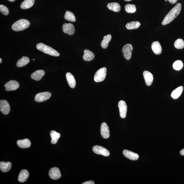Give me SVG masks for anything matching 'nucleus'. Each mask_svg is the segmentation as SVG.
Masks as SVG:
<instances>
[{"label":"nucleus","mask_w":184,"mask_h":184,"mask_svg":"<svg viewBox=\"0 0 184 184\" xmlns=\"http://www.w3.org/2000/svg\"><path fill=\"white\" fill-rule=\"evenodd\" d=\"M181 9V5L180 3L176 4L173 8L168 12L164 19L162 25L168 24L172 22L179 15Z\"/></svg>","instance_id":"f257e3e1"},{"label":"nucleus","mask_w":184,"mask_h":184,"mask_svg":"<svg viewBox=\"0 0 184 184\" xmlns=\"http://www.w3.org/2000/svg\"><path fill=\"white\" fill-rule=\"evenodd\" d=\"M36 47L38 50L51 56L58 57L60 55V53L57 51L43 43H41L38 44L36 45Z\"/></svg>","instance_id":"f03ea898"},{"label":"nucleus","mask_w":184,"mask_h":184,"mask_svg":"<svg viewBox=\"0 0 184 184\" xmlns=\"http://www.w3.org/2000/svg\"><path fill=\"white\" fill-rule=\"evenodd\" d=\"M30 25V22L28 20L22 19L15 22L12 26V28L16 32L23 31L29 27Z\"/></svg>","instance_id":"7ed1b4c3"},{"label":"nucleus","mask_w":184,"mask_h":184,"mask_svg":"<svg viewBox=\"0 0 184 184\" xmlns=\"http://www.w3.org/2000/svg\"><path fill=\"white\" fill-rule=\"evenodd\" d=\"M107 73V69L106 67L101 68L95 73L94 76L95 81L100 82L103 81L105 79Z\"/></svg>","instance_id":"20e7f679"},{"label":"nucleus","mask_w":184,"mask_h":184,"mask_svg":"<svg viewBox=\"0 0 184 184\" xmlns=\"http://www.w3.org/2000/svg\"><path fill=\"white\" fill-rule=\"evenodd\" d=\"M133 50V46L130 44L124 45L122 48V52L125 59L128 60L131 57L132 51Z\"/></svg>","instance_id":"39448f33"},{"label":"nucleus","mask_w":184,"mask_h":184,"mask_svg":"<svg viewBox=\"0 0 184 184\" xmlns=\"http://www.w3.org/2000/svg\"><path fill=\"white\" fill-rule=\"evenodd\" d=\"M51 96V93L49 92H44L38 93L35 97L34 100L38 102H41L48 100Z\"/></svg>","instance_id":"423d86ee"},{"label":"nucleus","mask_w":184,"mask_h":184,"mask_svg":"<svg viewBox=\"0 0 184 184\" xmlns=\"http://www.w3.org/2000/svg\"><path fill=\"white\" fill-rule=\"evenodd\" d=\"M93 151L97 154H100L105 156L110 155V152L108 150L104 147L98 145H95L93 148Z\"/></svg>","instance_id":"0eeeda50"},{"label":"nucleus","mask_w":184,"mask_h":184,"mask_svg":"<svg viewBox=\"0 0 184 184\" xmlns=\"http://www.w3.org/2000/svg\"><path fill=\"white\" fill-rule=\"evenodd\" d=\"M119 108L120 115L122 118H124L126 117L127 111V106L124 101H120L118 104Z\"/></svg>","instance_id":"6e6552de"},{"label":"nucleus","mask_w":184,"mask_h":184,"mask_svg":"<svg viewBox=\"0 0 184 184\" xmlns=\"http://www.w3.org/2000/svg\"><path fill=\"white\" fill-rule=\"evenodd\" d=\"M19 83L16 80H11L6 83L5 85V90L7 91H15L19 87Z\"/></svg>","instance_id":"1a4fd4ad"},{"label":"nucleus","mask_w":184,"mask_h":184,"mask_svg":"<svg viewBox=\"0 0 184 184\" xmlns=\"http://www.w3.org/2000/svg\"><path fill=\"white\" fill-rule=\"evenodd\" d=\"M0 110L3 114L8 115L10 112V106L9 103L6 100L0 101Z\"/></svg>","instance_id":"9d476101"},{"label":"nucleus","mask_w":184,"mask_h":184,"mask_svg":"<svg viewBox=\"0 0 184 184\" xmlns=\"http://www.w3.org/2000/svg\"><path fill=\"white\" fill-rule=\"evenodd\" d=\"M49 175L51 179L56 180L61 177V174L59 169L55 167L51 168L49 171Z\"/></svg>","instance_id":"9b49d317"},{"label":"nucleus","mask_w":184,"mask_h":184,"mask_svg":"<svg viewBox=\"0 0 184 184\" xmlns=\"http://www.w3.org/2000/svg\"><path fill=\"white\" fill-rule=\"evenodd\" d=\"M63 32L70 35H72L75 32V28L72 24L65 23L62 26Z\"/></svg>","instance_id":"f8f14e48"},{"label":"nucleus","mask_w":184,"mask_h":184,"mask_svg":"<svg viewBox=\"0 0 184 184\" xmlns=\"http://www.w3.org/2000/svg\"><path fill=\"white\" fill-rule=\"evenodd\" d=\"M101 134L103 138L104 139H107L110 136L109 127L106 122H103L101 125Z\"/></svg>","instance_id":"ddd939ff"},{"label":"nucleus","mask_w":184,"mask_h":184,"mask_svg":"<svg viewBox=\"0 0 184 184\" xmlns=\"http://www.w3.org/2000/svg\"><path fill=\"white\" fill-rule=\"evenodd\" d=\"M145 83L146 85L150 86L152 85L154 77L152 74L147 71H145L143 73Z\"/></svg>","instance_id":"4468645a"},{"label":"nucleus","mask_w":184,"mask_h":184,"mask_svg":"<svg viewBox=\"0 0 184 184\" xmlns=\"http://www.w3.org/2000/svg\"><path fill=\"white\" fill-rule=\"evenodd\" d=\"M123 154L125 157L131 160H137L139 159V156L137 154L129 150H124L123 151Z\"/></svg>","instance_id":"2eb2a0df"},{"label":"nucleus","mask_w":184,"mask_h":184,"mask_svg":"<svg viewBox=\"0 0 184 184\" xmlns=\"http://www.w3.org/2000/svg\"><path fill=\"white\" fill-rule=\"evenodd\" d=\"M152 48L154 54L156 55L160 54L162 51V48L160 44L158 41L152 42Z\"/></svg>","instance_id":"dca6fc26"},{"label":"nucleus","mask_w":184,"mask_h":184,"mask_svg":"<svg viewBox=\"0 0 184 184\" xmlns=\"http://www.w3.org/2000/svg\"><path fill=\"white\" fill-rule=\"evenodd\" d=\"M45 72L43 70H38L32 73L31 75V78L34 80L39 81L41 80L45 75Z\"/></svg>","instance_id":"f3484780"},{"label":"nucleus","mask_w":184,"mask_h":184,"mask_svg":"<svg viewBox=\"0 0 184 184\" xmlns=\"http://www.w3.org/2000/svg\"><path fill=\"white\" fill-rule=\"evenodd\" d=\"M95 57V55L92 51L85 49L84 51V55L83 59L85 61L89 62L94 59Z\"/></svg>","instance_id":"a211bd4d"},{"label":"nucleus","mask_w":184,"mask_h":184,"mask_svg":"<svg viewBox=\"0 0 184 184\" xmlns=\"http://www.w3.org/2000/svg\"><path fill=\"white\" fill-rule=\"evenodd\" d=\"M66 76L70 87L72 88H74L76 85V81L74 77L71 73L69 72L66 74Z\"/></svg>","instance_id":"6ab92c4d"},{"label":"nucleus","mask_w":184,"mask_h":184,"mask_svg":"<svg viewBox=\"0 0 184 184\" xmlns=\"http://www.w3.org/2000/svg\"><path fill=\"white\" fill-rule=\"evenodd\" d=\"M29 176L28 171L27 170H23L20 172L18 177V181L20 183H24L26 181Z\"/></svg>","instance_id":"aec40b11"},{"label":"nucleus","mask_w":184,"mask_h":184,"mask_svg":"<svg viewBox=\"0 0 184 184\" xmlns=\"http://www.w3.org/2000/svg\"><path fill=\"white\" fill-rule=\"evenodd\" d=\"M17 143L20 148L23 149L29 148L31 144L30 141L28 139L19 140L18 141Z\"/></svg>","instance_id":"412c9836"},{"label":"nucleus","mask_w":184,"mask_h":184,"mask_svg":"<svg viewBox=\"0 0 184 184\" xmlns=\"http://www.w3.org/2000/svg\"><path fill=\"white\" fill-rule=\"evenodd\" d=\"M183 89V86H179L172 91L170 97H172V98L174 99H178L181 95Z\"/></svg>","instance_id":"4be33fe9"},{"label":"nucleus","mask_w":184,"mask_h":184,"mask_svg":"<svg viewBox=\"0 0 184 184\" xmlns=\"http://www.w3.org/2000/svg\"><path fill=\"white\" fill-rule=\"evenodd\" d=\"M12 164L10 162H1L0 163V168L2 172H8L12 168Z\"/></svg>","instance_id":"5701e85b"},{"label":"nucleus","mask_w":184,"mask_h":184,"mask_svg":"<svg viewBox=\"0 0 184 184\" xmlns=\"http://www.w3.org/2000/svg\"><path fill=\"white\" fill-rule=\"evenodd\" d=\"M107 7L109 10L115 12H118L121 10L120 5L117 3H108Z\"/></svg>","instance_id":"b1692460"},{"label":"nucleus","mask_w":184,"mask_h":184,"mask_svg":"<svg viewBox=\"0 0 184 184\" xmlns=\"http://www.w3.org/2000/svg\"><path fill=\"white\" fill-rule=\"evenodd\" d=\"M111 34H108L104 37L102 41L101 42V47L104 49H106L108 47L110 42L112 39Z\"/></svg>","instance_id":"393cba45"},{"label":"nucleus","mask_w":184,"mask_h":184,"mask_svg":"<svg viewBox=\"0 0 184 184\" xmlns=\"http://www.w3.org/2000/svg\"><path fill=\"white\" fill-rule=\"evenodd\" d=\"M30 60L28 57L23 56L22 58L18 61L16 65L18 67H23L28 64Z\"/></svg>","instance_id":"a878e982"},{"label":"nucleus","mask_w":184,"mask_h":184,"mask_svg":"<svg viewBox=\"0 0 184 184\" xmlns=\"http://www.w3.org/2000/svg\"><path fill=\"white\" fill-rule=\"evenodd\" d=\"M50 134L51 138V143L53 144H56L60 137V134L55 131L52 130L51 131Z\"/></svg>","instance_id":"bb28decb"},{"label":"nucleus","mask_w":184,"mask_h":184,"mask_svg":"<svg viewBox=\"0 0 184 184\" xmlns=\"http://www.w3.org/2000/svg\"><path fill=\"white\" fill-rule=\"evenodd\" d=\"M34 0H25L21 3V8L23 9L30 8L34 4Z\"/></svg>","instance_id":"cd10ccee"},{"label":"nucleus","mask_w":184,"mask_h":184,"mask_svg":"<svg viewBox=\"0 0 184 184\" xmlns=\"http://www.w3.org/2000/svg\"><path fill=\"white\" fill-rule=\"evenodd\" d=\"M140 25L141 23L139 22L133 21L127 23L126 26L127 29L131 30L139 28Z\"/></svg>","instance_id":"c85d7f7f"},{"label":"nucleus","mask_w":184,"mask_h":184,"mask_svg":"<svg viewBox=\"0 0 184 184\" xmlns=\"http://www.w3.org/2000/svg\"><path fill=\"white\" fill-rule=\"evenodd\" d=\"M64 18V19L68 21L71 22H75L76 21V18L74 14L70 11H66Z\"/></svg>","instance_id":"c756f323"},{"label":"nucleus","mask_w":184,"mask_h":184,"mask_svg":"<svg viewBox=\"0 0 184 184\" xmlns=\"http://www.w3.org/2000/svg\"><path fill=\"white\" fill-rule=\"evenodd\" d=\"M125 10L128 13H134L137 11V8L135 5L128 4L125 5Z\"/></svg>","instance_id":"7c9ffc66"},{"label":"nucleus","mask_w":184,"mask_h":184,"mask_svg":"<svg viewBox=\"0 0 184 184\" xmlns=\"http://www.w3.org/2000/svg\"><path fill=\"white\" fill-rule=\"evenodd\" d=\"M174 45L176 48L178 49H181L184 47V41L181 39H179L175 41Z\"/></svg>","instance_id":"2f4dec72"},{"label":"nucleus","mask_w":184,"mask_h":184,"mask_svg":"<svg viewBox=\"0 0 184 184\" xmlns=\"http://www.w3.org/2000/svg\"><path fill=\"white\" fill-rule=\"evenodd\" d=\"M173 68L176 70H180L183 67V64L181 60H178L175 62L173 64Z\"/></svg>","instance_id":"473e14b6"},{"label":"nucleus","mask_w":184,"mask_h":184,"mask_svg":"<svg viewBox=\"0 0 184 184\" xmlns=\"http://www.w3.org/2000/svg\"><path fill=\"white\" fill-rule=\"evenodd\" d=\"M0 12L4 16H7L9 14V10L8 8L4 5H0Z\"/></svg>","instance_id":"72a5a7b5"},{"label":"nucleus","mask_w":184,"mask_h":184,"mask_svg":"<svg viewBox=\"0 0 184 184\" xmlns=\"http://www.w3.org/2000/svg\"><path fill=\"white\" fill-rule=\"evenodd\" d=\"M178 0H165V1H168L170 3L174 4L177 2Z\"/></svg>","instance_id":"f704fd0d"},{"label":"nucleus","mask_w":184,"mask_h":184,"mask_svg":"<svg viewBox=\"0 0 184 184\" xmlns=\"http://www.w3.org/2000/svg\"><path fill=\"white\" fill-rule=\"evenodd\" d=\"M95 184L94 182L93 181H91V180H90V181L84 182V183H82V184Z\"/></svg>","instance_id":"c9c22d12"},{"label":"nucleus","mask_w":184,"mask_h":184,"mask_svg":"<svg viewBox=\"0 0 184 184\" xmlns=\"http://www.w3.org/2000/svg\"><path fill=\"white\" fill-rule=\"evenodd\" d=\"M180 154L182 156H184V148L180 151Z\"/></svg>","instance_id":"e433bc0d"},{"label":"nucleus","mask_w":184,"mask_h":184,"mask_svg":"<svg viewBox=\"0 0 184 184\" xmlns=\"http://www.w3.org/2000/svg\"><path fill=\"white\" fill-rule=\"evenodd\" d=\"M8 1L10 2H14L16 1V0H8Z\"/></svg>","instance_id":"4c0bfd02"},{"label":"nucleus","mask_w":184,"mask_h":184,"mask_svg":"<svg viewBox=\"0 0 184 184\" xmlns=\"http://www.w3.org/2000/svg\"><path fill=\"white\" fill-rule=\"evenodd\" d=\"M124 1H125L129 2V1H132V0H124Z\"/></svg>","instance_id":"58836bf2"},{"label":"nucleus","mask_w":184,"mask_h":184,"mask_svg":"<svg viewBox=\"0 0 184 184\" xmlns=\"http://www.w3.org/2000/svg\"><path fill=\"white\" fill-rule=\"evenodd\" d=\"M1 62H2V60H1V58H0V63L1 64Z\"/></svg>","instance_id":"ea45409f"},{"label":"nucleus","mask_w":184,"mask_h":184,"mask_svg":"<svg viewBox=\"0 0 184 184\" xmlns=\"http://www.w3.org/2000/svg\"><path fill=\"white\" fill-rule=\"evenodd\" d=\"M35 60L34 59H33V60Z\"/></svg>","instance_id":"a19ab883"}]
</instances>
